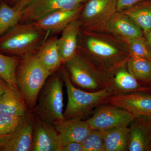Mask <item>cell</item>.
Returning <instances> with one entry per match:
<instances>
[{"mask_svg":"<svg viewBox=\"0 0 151 151\" xmlns=\"http://www.w3.org/2000/svg\"><path fill=\"white\" fill-rule=\"evenodd\" d=\"M23 117L7 116L0 113V136L12 133L18 126Z\"/></svg>","mask_w":151,"mask_h":151,"instance_id":"28","label":"cell"},{"mask_svg":"<svg viewBox=\"0 0 151 151\" xmlns=\"http://www.w3.org/2000/svg\"><path fill=\"white\" fill-rule=\"evenodd\" d=\"M83 7L81 4L72 9L55 11L33 23L44 31H62L72 21L80 17Z\"/></svg>","mask_w":151,"mask_h":151,"instance_id":"14","label":"cell"},{"mask_svg":"<svg viewBox=\"0 0 151 151\" xmlns=\"http://www.w3.org/2000/svg\"><path fill=\"white\" fill-rule=\"evenodd\" d=\"M58 40V38L54 37L44 41L37 52L41 64L51 74L58 70L63 64L59 55Z\"/></svg>","mask_w":151,"mask_h":151,"instance_id":"20","label":"cell"},{"mask_svg":"<svg viewBox=\"0 0 151 151\" xmlns=\"http://www.w3.org/2000/svg\"><path fill=\"white\" fill-rule=\"evenodd\" d=\"M86 122L92 129L105 131L117 127L129 126L137 116L117 106L103 104L93 111Z\"/></svg>","mask_w":151,"mask_h":151,"instance_id":"8","label":"cell"},{"mask_svg":"<svg viewBox=\"0 0 151 151\" xmlns=\"http://www.w3.org/2000/svg\"><path fill=\"white\" fill-rule=\"evenodd\" d=\"M74 85L91 92L111 87V81L98 72L78 51L64 63Z\"/></svg>","mask_w":151,"mask_h":151,"instance_id":"6","label":"cell"},{"mask_svg":"<svg viewBox=\"0 0 151 151\" xmlns=\"http://www.w3.org/2000/svg\"><path fill=\"white\" fill-rule=\"evenodd\" d=\"M51 75L41 64L37 52L21 58L16 73L17 85L31 111L35 108L41 89Z\"/></svg>","mask_w":151,"mask_h":151,"instance_id":"3","label":"cell"},{"mask_svg":"<svg viewBox=\"0 0 151 151\" xmlns=\"http://www.w3.org/2000/svg\"><path fill=\"white\" fill-rule=\"evenodd\" d=\"M146 0H116V10L122 12Z\"/></svg>","mask_w":151,"mask_h":151,"instance_id":"29","label":"cell"},{"mask_svg":"<svg viewBox=\"0 0 151 151\" xmlns=\"http://www.w3.org/2000/svg\"><path fill=\"white\" fill-rule=\"evenodd\" d=\"M142 31L144 35L151 31V0H146L121 12Z\"/></svg>","mask_w":151,"mask_h":151,"instance_id":"22","label":"cell"},{"mask_svg":"<svg viewBox=\"0 0 151 151\" xmlns=\"http://www.w3.org/2000/svg\"><path fill=\"white\" fill-rule=\"evenodd\" d=\"M62 151H84L82 143L71 142L65 144Z\"/></svg>","mask_w":151,"mask_h":151,"instance_id":"30","label":"cell"},{"mask_svg":"<svg viewBox=\"0 0 151 151\" xmlns=\"http://www.w3.org/2000/svg\"><path fill=\"white\" fill-rule=\"evenodd\" d=\"M131 56L139 57L151 60V52L144 37L127 41Z\"/></svg>","mask_w":151,"mask_h":151,"instance_id":"27","label":"cell"},{"mask_svg":"<svg viewBox=\"0 0 151 151\" xmlns=\"http://www.w3.org/2000/svg\"><path fill=\"white\" fill-rule=\"evenodd\" d=\"M10 135L11 134L7 135L0 136V148L2 147L5 143L8 140L10 136Z\"/></svg>","mask_w":151,"mask_h":151,"instance_id":"33","label":"cell"},{"mask_svg":"<svg viewBox=\"0 0 151 151\" xmlns=\"http://www.w3.org/2000/svg\"><path fill=\"white\" fill-rule=\"evenodd\" d=\"M82 119L71 118L55 125L63 147L65 144L71 142H82L91 132L92 129L86 121H82Z\"/></svg>","mask_w":151,"mask_h":151,"instance_id":"15","label":"cell"},{"mask_svg":"<svg viewBox=\"0 0 151 151\" xmlns=\"http://www.w3.org/2000/svg\"><path fill=\"white\" fill-rule=\"evenodd\" d=\"M127 67L131 74L142 84L151 87V60L139 57L130 56Z\"/></svg>","mask_w":151,"mask_h":151,"instance_id":"23","label":"cell"},{"mask_svg":"<svg viewBox=\"0 0 151 151\" xmlns=\"http://www.w3.org/2000/svg\"><path fill=\"white\" fill-rule=\"evenodd\" d=\"M29 113L22 118L0 151H30L34 132L35 115L33 112Z\"/></svg>","mask_w":151,"mask_h":151,"instance_id":"11","label":"cell"},{"mask_svg":"<svg viewBox=\"0 0 151 151\" xmlns=\"http://www.w3.org/2000/svg\"><path fill=\"white\" fill-rule=\"evenodd\" d=\"M81 31V45L77 51L111 81L117 70L127 65L131 56L127 41L106 31Z\"/></svg>","mask_w":151,"mask_h":151,"instance_id":"1","label":"cell"},{"mask_svg":"<svg viewBox=\"0 0 151 151\" xmlns=\"http://www.w3.org/2000/svg\"><path fill=\"white\" fill-rule=\"evenodd\" d=\"M111 88L114 93L151 92V87L146 86L138 81L129 72L127 65L120 68L113 76Z\"/></svg>","mask_w":151,"mask_h":151,"instance_id":"19","label":"cell"},{"mask_svg":"<svg viewBox=\"0 0 151 151\" xmlns=\"http://www.w3.org/2000/svg\"><path fill=\"white\" fill-rule=\"evenodd\" d=\"M32 0H24V6L25 7L28 4H29Z\"/></svg>","mask_w":151,"mask_h":151,"instance_id":"34","label":"cell"},{"mask_svg":"<svg viewBox=\"0 0 151 151\" xmlns=\"http://www.w3.org/2000/svg\"><path fill=\"white\" fill-rule=\"evenodd\" d=\"M105 104L122 108L137 117H151V92L114 93Z\"/></svg>","mask_w":151,"mask_h":151,"instance_id":"10","label":"cell"},{"mask_svg":"<svg viewBox=\"0 0 151 151\" xmlns=\"http://www.w3.org/2000/svg\"><path fill=\"white\" fill-rule=\"evenodd\" d=\"M104 31L127 41L144 35L142 30L121 12H117L113 15Z\"/></svg>","mask_w":151,"mask_h":151,"instance_id":"17","label":"cell"},{"mask_svg":"<svg viewBox=\"0 0 151 151\" xmlns=\"http://www.w3.org/2000/svg\"><path fill=\"white\" fill-rule=\"evenodd\" d=\"M129 127L128 151H151V117L137 116Z\"/></svg>","mask_w":151,"mask_h":151,"instance_id":"13","label":"cell"},{"mask_svg":"<svg viewBox=\"0 0 151 151\" xmlns=\"http://www.w3.org/2000/svg\"><path fill=\"white\" fill-rule=\"evenodd\" d=\"M105 151H128L129 126H120L103 131Z\"/></svg>","mask_w":151,"mask_h":151,"instance_id":"21","label":"cell"},{"mask_svg":"<svg viewBox=\"0 0 151 151\" xmlns=\"http://www.w3.org/2000/svg\"><path fill=\"white\" fill-rule=\"evenodd\" d=\"M61 73L68 96L67 104L63 114L65 120L74 118L83 119L97 106L105 104L114 93L109 87L94 92L83 91L73 84L65 67L61 68Z\"/></svg>","mask_w":151,"mask_h":151,"instance_id":"4","label":"cell"},{"mask_svg":"<svg viewBox=\"0 0 151 151\" xmlns=\"http://www.w3.org/2000/svg\"><path fill=\"white\" fill-rule=\"evenodd\" d=\"M84 151H105L103 131L92 129L82 142Z\"/></svg>","mask_w":151,"mask_h":151,"instance_id":"26","label":"cell"},{"mask_svg":"<svg viewBox=\"0 0 151 151\" xmlns=\"http://www.w3.org/2000/svg\"><path fill=\"white\" fill-rule=\"evenodd\" d=\"M22 10L2 1L0 3V36L20 23Z\"/></svg>","mask_w":151,"mask_h":151,"instance_id":"25","label":"cell"},{"mask_svg":"<svg viewBox=\"0 0 151 151\" xmlns=\"http://www.w3.org/2000/svg\"><path fill=\"white\" fill-rule=\"evenodd\" d=\"M116 12V0H89L79 17L81 29L89 31L105 30Z\"/></svg>","mask_w":151,"mask_h":151,"instance_id":"7","label":"cell"},{"mask_svg":"<svg viewBox=\"0 0 151 151\" xmlns=\"http://www.w3.org/2000/svg\"><path fill=\"white\" fill-rule=\"evenodd\" d=\"M63 82L61 73L50 75L41 89L37 105L32 111L43 122L54 126L65 120Z\"/></svg>","mask_w":151,"mask_h":151,"instance_id":"5","label":"cell"},{"mask_svg":"<svg viewBox=\"0 0 151 151\" xmlns=\"http://www.w3.org/2000/svg\"><path fill=\"white\" fill-rule=\"evenodd\" d=\"M28 109L26 102L19 89L9 86L0 96L1 114L22 117L28 113Z\"/></svg>","mask_w":151,"mask_h":151,"instance_id":"18","label":"cell"},{"mask_svg":"<svg viewBox=\"0 0 151 151\" xmlns=\"http://www.w3.org/2000/svg\"><path fill=\"white\" fill-rule=\"evenodd\" d=\"M81 29L79 17L72 21L63 30L61 36L58 40L59 55L63 64L72 58L77 52L78 36Z\"/></svg>","mask_w":151,"mask_h":151,"instance_id":"16","label":"cell"},{"mask_svg":"<svg viewBox=\"0 0 151 151\" xmlns=\"http://www.w3.org/2000/svg\"><path fill=\"white\" fill-rule=\"evenodd\" d=\"M2 1V0H0V3H1V1Z\"/></svg>","mask_w":151,"mask_h":151,"instance_id":"35","label":"cell"},{"mask_svg":"<svg viewBox=\"0 0 151 151\" xmlns=\"http://www.w3.org/2000/svg\"><path fill=\"white\" fill-rule=\"evenodd\" d=\"M62 148L59 134L54 125L43 122L35 115L34 132L30 151H62Z\"/></svg>","mask_w":151,"mask_h":151,"instance_id":"12","label":"cell"},{"mask_svg":"<svg viewBox=\"0 0 151 151\" xmlns=\"http://www.w3.org/2000/svg\"><path fill=\"white\" fill-rule=\"evenodd\" d=\"M9 87L7 83L0 76V96L5 92Z\"/></svg>","mask_w":151,"mask_h":151,"instance_id":"31","label":"cell"},{"mask_svg":"<svg viewBox=\"0 0 151 151\" xmlns=\"http://www.w3.org/2000/svg\"><path fill=\"white\" fill-rule=\"evenodd\" d=\"M87 0H32L22 10L20 23L34 22L50 13L60 10H70Z\"/></svg>","mask_w":151,"mask_h":151,"instance_id":"9","label":"cell"},{"mask_svg":"<svg viewBox=\"0 0 151 151\" xmlns=\"http://www.w3.org/2000/svg\"><path fill=\"white\" fill-rule=\"evenodd\" d=\"M46 32L33 22L19 23L0 36V52L20 58L34 53Z\"/></svg>","mask_w":151,"mask_h":151,"instance_id":"2","label":"cell"},{"mask_svg":"<svg viewBox=\"0 0 151 151\" xmlns=\"http://www.w3.org/2000/svg\"><path fill=\"white\" fill-rule=\"evenodd\" d=\"M144 35L145 36L146 42L151 52V31Z\"/></svg>","mask_w":151,"mask_h":151,"instance_id":"32","label":"cell"},{"mask_svg":"<svg viewBox=\"0 0 151 151\" xmlns=\"http://www.w3.org/2000/svg\"><path fill=\"white\" fill-rule=\"evenodd\" d=\"M20 58L9 56L0 52V76L8 84L9 86L19 89L17 85L16 73Z\"/></svg>","mask_w":151,"mask_h":151,"instance_id":"24","label":"cell"}]
</instances>
